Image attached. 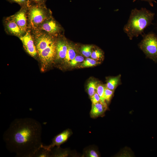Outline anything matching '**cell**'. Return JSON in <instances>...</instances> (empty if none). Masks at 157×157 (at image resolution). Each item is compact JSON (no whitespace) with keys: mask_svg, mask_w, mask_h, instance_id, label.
Masks as SVG:
<instances>
[{"mask_svg":"<svg viewBox=\"0 0 157 157\" xmlns=\"http://www.w3.org/2000/svg\"><path fill=\"white\" fill-rule=\"evenodd\" d=\"M42 127L32 118L14 119L3 135L7 149L18 157H33L41 147Z\"/></svg>","mask_w":157,"mask_h":157,"instance_id":"6da1fadb","label":"cell"},{"mask_svg":"<svg viewBox=\"0 0 157 157\" xmlns=\"http://www.w3.org/2000/svg\"><path fill=\"white\" fill-rule=\"evenodd\" d=\"M30 30L38 56L43 67H45L56 57L57 38L37 29Z\"/></svg>","mask_w":157,"mask_h":157,"instance_id":"7a4b0ae2","label":"cell"},{"mask_svg":"<svg viewBox=\"0 0 157 157\" xmlns=\"http://www.w3.org/2000/svg\"><path fill=\"white\" fill-rule=\"evenodd\" d=\"M155 13L145 8L132 9L123 30L130 40L141 35L154 19Z\"/></svg>","mask_w":157,"mask_h":157,"instance_id":"3957f363","label":"cell"},{"mask_svg":"<svg viewBox=\"0 0 157 157\" xmlns=\"http://www.w3.org/2000/svg\"><path fill=\"white\" fill-rule=\"evenodd\" d=\"M52 17L51 12L45 4H30L28 11V28L35 29Z\"/></svg>","mask_w":157,"mask_h":157,"instance_id":"277c9868","label":"cell"},{"mask_svg":"<svg viewBox=\"0 0 157 157\" xmlns=\"http://www.w3.org/2000/svg\"><path fill=\"white\" fill-rule=\"evenodd\" d=\"M146 57L157 63V35L151 32L143 35L138 44Z\"/></svg>","mask_w":157,"mask_h":157,"instance_id":"5b68a950","label":"cell"},{"mask_svg":"<svg viewBox=\"0 0 157 157\" xmlns=\"http://www.w3.org/2000/svg\"><path fill=\"white\" fill-rule=\"evenodd\" d=\"M35 29L44 32L55 38L59 36L62 30L60 25L52 17L45 20Z\"/></svg>","mask_w":157,"mask_h":157,"instance_id":"8992f818","label":"cell"},{"mask_svg":"<svg viewBox=\"0 0 157 157\" xmlns=\"http://www.w3.org/2000/svg\"><path fill=\"white\" fill-rule=\"evenodd\" d=\"M19 38L22 41L24 48L30 55L35 57L38 56L34 39L30 29L28 28L25 34Z\"/></svg>","mask_w":157,"mask_h":157,"instance_id":"52a82bcc","label":"cell"},{"mask_svg":"<svg viewBox=\"0 0 157 157\" xmlns=\"http://www.w3.org/2000/svg\"><path fill=\"white\" fill-rule=\"evenodd\" d=\"M28 7H21L20 9L14 14L10 16L20 28L26 32L28 29Z\"/></svg>","mask_w":157,"mask_h":157,"instance_id":"ba28073f","label":"cell"},{"mask_svg":"<svg viewBox=\"0 0 157 157\" xmlns=\"http://www.w3.org/2000/svg\"><path fill=\"white\" fill-rule=\"evenodd\" d=\"M3 24L5 31L8 35L19 38L23 35L26 33L20 28L10 16L4 18Z\"/></svg>","mask_w":157,"mask_h":157,"instance_id":"9c48e42d","label":"cell"},{"mask_svg":"<svg viewBox=\"0 0 157 157\" xmlns=\"http://www.w3.org/2000/svg\"><path fill=\"white\" fill-rule=\"evenodd\" d=\"M72 132L71 130L67 129L56 135L52 139V143L49 145H44L41 147L50 151L55 146L60 147V145L67 141L71 136Z\"/></svg>","mask_w":157,"mask_h":157,"instance_id":"30bf717a","label":"cell"},{"mask_svg":"<svg viewBox=\"0 0 157 157\" xmlns=\"http://www.w3.org/2000/svg\"><path fill=\"white\" fill-rule=\"evenodd\" d=\"M68 44L65 39L59 36L56 42V56L57 59H65L67 53Z\"/></svg>","mask_w":157,"mask_h":157,"instance_id":"8fae6325","label":"cell"},{"mask_svg":"<svg viewBox=\"0 0 157 157\" xmlns=\"http://www.w3.org/2000/svg\"><path fill=\"white\" fill-rule=\"evenodd\" d=\"M107 107L106 103H103L101 101L92 104L90 113V116L92 118H95L101 115L106 110Z\"/></svg>","mask_w":157,"mask_h":157,"instance_id":"7c38bea8","label":"cell"},{"mask_svg":"<svg viewBox=\"0 0 157 157\" xmlns=\"http://www.w3.org/2000/svg\"><path fill=\"white\" fill-rule=\"evenodd\" d=\"M121 75L109 78L107 81L106 87L114 91L119 84L120 83Z\"/></svg>","mask_w":157,"mask_h":157,"instance_id":"4fadbf2b","label":"cell"},{"mask_svg":"<svg viewBox=\"0 0 157 157\" xmlns=\"http://www.w3.org/2000/svg\"><path fill=\"white\" fill-rule=\"evenodd\" d=\"M76 56V53L74 48L72 45L68 44L66 56L64 59L65 61L69 63Z\"/></svg>","mask_w":157,"mask_h":157,"instance_id":"5bb4252c","label":"cell"},{"mask_svg":"<svg viewBox=\"0 0 157 157\" xmlns=\"http://www.w3.org/2000/svg\"><path fill=\"white\" fill-rule=\"evenodd\" d=\"M50 151L41 146L36 151L33 157H51Z\"/></svg>","mask_w":157,"mask_h":157,"instance_id":"9a60e30c","label":"cell"},{"mask_svg":"<svg viewBox=\"0 0 157 157\" xmlns=\"http://www.w3.org/2000/svg\"><path fill=\"white\" fill-rule=\"evenodd\" d=\"M97 86V82L96 81H90L88 84V92L90 97L96 92Z\"/></svg>","mask_w":157,"mask_h":157,"instance_id":"2e32d148","label":"cell"},{"mask_svg":"<svg viewBox=\"0 0 157 157\" xmlns=\"http://www.w3.org/2000/svg\"><path fill=\"white\" fill-rule=\"evenodd\" d=\"M106 86L102 85H99L97 86L96 92L100 97L101 102L105 103L104 92Z\"/></svg>","mask_w":157,"mask_h":157,"instance_id":"e0dca14e","label":"cell"},{"mask_svg":"<svg viewBox=\"0 0 157 157\" xmlns=\"http://www.w3.org/2000/svg\"><path fill=\"white\" fill-rule=\"evenodd\" d=\"M98 63V62L92 58H88L84 60L81 64L83 67H91L94 66Z\"/></svg>","mask_w":157,"mask_h":157,"instance_id":"ac0fdd59","label":"cell"},{"mask_svg":"<svg viewBox=\"0 0 157 157\" xmlns=\"http://www.w3.org/2000/svg\"><path fill=\"white\" fill-rule=\"evenodd\" d=\"M7 1L12 3H16L18 4L21 7H28L30 5L29 0H6Z\"/></svg>","mask_w":157,"mask_h":157,"instance_id":"d6986e66","label":"cell"},{"mask_svg":"<svg viewBox=\"0 0 157 157\" xmlns=\"http://www.w3.org/2000/svg\"><path fill=\"white\" fill-rule=\"evenodd\" d=\"M90 56L94 60H100L103 58L104 54L101 50L97 49L92 53Z\"/></svg>","mask_w":157,"mask_h":157,"instance_id":"ffe728a7","label":"cell"},{"mask_svg":"<svg viewBox=\"0 0 157 157\" xmlns=\"http://www.w3.org/2000/svg\"><path fill=\"white\" fill-rule=\"evenodd\" d=\"M92 46L90 45H85L83 46L81 49L82 54L86 57H88L91 56Z\"/></svg>","mask_w":157,"mask_h":157,"instance_id":"44dd1931","label":"cell"},{"mask_svg":"<svg viewBox=\"0 0 157 157\" xmlns=\"http://www.w3.org/2000/svg\"><path fill=\"white\" fill-rule=\"evenodd\" d=\"M114 93V91L111 90L105 87L104 92L105 101L109 102L110 101Z\"/></svg>","mask_w":157,"mask_h":157,"instance_id":"7402d4cb","label":"cell"},{"mask_svg":"<svg viewBox=\"0 0 157 157\" xmlns=\"http://www.w3.org/2000/svg\"><path fill=\"white\" fill-rule=\"evenodd\" d=\"M86 156L89 157H98L99 156V154L95 149L91 148L85 151Z\"/></svg>","mask_w":157,"mask_h":157,"instance_id":"603a6c76","label":"cell"},{"mask_svg":"<svg viewBox=\"0 0 157 157\" xmlns=\"http://www.w3.org/2000/svg\"><path fill=\"white\" fill-rule=\"evenodd\" d=\"M84 60V58L81 56H76L75 58L69 63L70 65L72 66H74L78 63L82 62Z\"/></svg>","mask_w":157,"mask_h":157,"instance_id":"cb8c5ba5","label":"cell"},{"mask_svg":"<svg viewBox=\"0 0 157 157\" xmlns=\"http://www.w3.org/2000/svg\"><path fill=\"white\" fill-rule=\"evenodd\" d=\"M90 98L92 102V104H95L99 101H101L100 97L96 91L95 93L90 97Z\"/></svg>","mask_w":157,"mask_h":157,"instance_id":"d4e9b609","label":"cell"},{"mask_svg":"<svg viewBox=\"0 0 157 157\" xmlns=\"http://www.w3.org/2000/svg\"><path fill=\"white\" fill-rule=\"evenodd\" d=\"M30 4H44L47 0H29Z\"/></svg>","mask_w":157,"mask_h":157,"instance_id":"484cf974","label":"cell"},{"mask_svg":"<svg viewBox=\"0 0 157 157\" xmlns=\"http://www.w3.org/2000/svg\"><path fill=\"white\" fill-rule=\"evenodd\" d=\"M136 0H134V1H135ZM142 1H144L147 2L150 5L151 7L154 6L153 2L156 3V1L155 0H140Z\"/></svg>","mask_w":157,"mask_h":157,"instance_id":"4316f807","label":"cell"}]
</instances>
